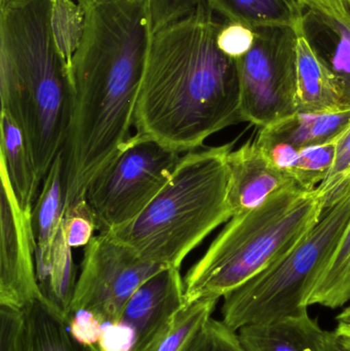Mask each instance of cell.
<instances>
[{"instance_id": "484cf974", "label": "cell", "mask_w": 350, "mask_h": 351, "mask_svg": "<svg viewBox=\"0 0 350 351\" xmlns=\"http://www.w3.org/2000/svg\"><path fill=\"white\" fill-rule=\"evenodd\" d=\"M62 228L72 249L86 247L90 243L97 230V222L86 199L80 200L65 210Z\"/></svg>"}, {"instance_id": "52a82bcc", "label": "cell", "mask_w": 350, "mask_h": 351, "mask_svg": "<svg viewBox=\"0 0 350 351\" xmlns=\"http://www.w3.org/2000/svg\"><path fill=\"white\" fill-rule=\"evenodd\" d=\"M180 158V152L153 140L129 138L86 191L97 230L110 232L137 218L168 183Z\"/></svg>"}, {"instance_id": "2e32d148", "label": "cell", "mask_w": 350, "mask_h": 351, "mask_svg": "<svg viewBox=\"0 0 350 351\" xmlns=\"http://www.w3.org/2000/svg\"><path fill=\"white\" fill-rule=\"evenodd\" d=\"M238 332L247 351H326V331L308 311Z\"/></svg>"}, {"instance_id": "83f0119b", "label": "cell", "mask_w": 350, "mask_h": 351, "mask_svg": "<svg viewBox=\"0 0 350 351\" xmlns=\"http://www.w3.org/2000/svg\"><path fill=\"white\" fill-rule=\"evenodd\" d=\"M152 35L190 14L203 0H146Z\"/></svg>"}, {"instance_id": "ac0fdd59", "label": "cell", "mask_w": 350, "mask_h": 351, "mask_svg": "<svg viewBox=\"0 0 350 351\" xmlns=\"http://www.w3.org/2000/svg\"><path fill=\"white\" fill-rule=\"evenodd\" d=\"M65 215L63 152L51 165L38 198L31 212V231L35 250L36 272L42 269L53 252Z\"/></svg>"}, {"instance_id": "5b68a950", "label": "cell", "mask_w": 350, "mask_h": 351, "mask_svg": "<svg viewBox=\"0 0 350 351\" xmlns=\"http://www.w3.org/2000/svg\"><path fill=\"white\" fill-rule=\"evenodd\" d=\"M316 189L298 185L234 215L184 276L185 305L221 299L284 257L320 220Z\"/></svg>"}, {"instance_id": "8fae6325", "label": "cell", "mask_w": 350, "mask_h": 351, "mask_svg": "<svg viewBox=\"0 0 350 351\" xmlns=\"http://www.w3.org/2000/svg\"><path fill=\"white\" fill-rule=\"evenodd\" d=\"M299 33L336 80L350 109V0L303 2Z\"/></svg>"}, {"instance_id": "9c48e42d", "label": "cell", "mask_w": 350, "mask_h": 351, "mask_svg": "<svg viewBox=\"0 0 350 351\" xmlns=\"http://www.w3.org/2000/svg\"><path fill=\"white\" fill-rule=\"evenodd\" d=\"M166 268L144 259L111 233H100L84 249L71 313L86 309L103 324L118 323L136 290Z\"/></svg>"}, {"instance_id": "1f68e13d", "label": "cell", "mask_w": 350, "mask_h": 351, "mask_svg": "<svg viewBox=\"0 0 350 351\" xmlns=\"http://www.w3.org/2000/svg\"><path fill=\"white\" fill-rule=\"evenodd\" d=\"M335 331L345 338L347 342L350 344V325L349 324L338 323Z\"/></svg>"}, {"instance_id": "4fadbf2b", "label": "cell", "mask_w": 350, "mask_h": 351, "mask_svg": "<svg viewBox=\"0 0 350 351\" xmlns=\"http://www.w3.org/2000/svg\"><path fill=\"white\" fill-rule=\"evenodd\" d=\"M180 268H166L146 280L127 301L121 321L134 328L133 351H143L185 306Z\"/></svg>"}, {"instance_id": "e0dca14e", "label": "cell", "mask_w": 350, "mask_h": 351, "mask_svg": "<svg viewBox=\"0 0 350 351\" xmlns=\"http://www.w3.org/2000/svg\"><path fill=\"white\" fill-rule=\"evenodd\" d=\"M296 107L303 113L347 109L334 76L300 33L296 43Z\"/></svg>"}, {"instance_id": "603a6c76", "label": "cell", "mask_w": 350, "mask_h": 351, "mask_svg": "<svg viewBox=\"0 0 350 351\" xmlns=\"http://www.w3.org/2000/svg\"><path fill=\"white\" fill-rule=\"evenodd\" d=\"M336 140L294 152L283 170L299 187L306 190L316 189L324 181L332 167Z\"/></svg>"}, {"instance_id": "30bf717a", "label": "cell", "mask_w": 350, "mask_h": 351, "mask_svg": "<svg viewBox=\"0 0 350 351\" xmlns=\"http://www.w3.org/2000/svg\"><path fill=\"white\" fill-rule=\"evenodd\" d=\"M0 179V307L23 309L45 300L37 280L31 213L21 208L1 165Z\"/></svg>"}, {"instance_id": "d4e9b609", "label": "cell", "mask_w": 350, "mask_h": 351, "mask_svg": "<svg viewBox=\"0 0 350 351\" xmlns=\"http://www.w3.org/2000/svg\"><path fill=\"white\" fill-rule=\"evenodd\" d=\"M183 351H247L238 332L223 321L209 319Z\"/></svg>"}, {"instance_id": "8992f818", "label": "cell", "mask_w": 350, "mask_h": 351, "mask_svg": "<svg viewBox=\"0 0 350 351\" xmlns=\"http://www.w3.org/2000/svg\"><path fill=\"white\" fill-rule=\"evenodd\" d=\"M349 222L350 189L282 259L223 297L222 321L238 331L308 311V295Z\"/></svg>"}, {"instance_id": "7a4b0ae2", "label": "cell", "mask_w": 350, "mask_h": 351, "mask_svg": "<svg viewBox=\"0 0 350 351\" xmlns=\"http://www.w3.org/2000/svg\"><path fill=\"white\" fill-rule=\"evenodd\" d=\"M224 23L203 0L152 35L134 115L136 135L182 154L242 123L238 61L217 45Z\"/></svg>"}, {"instance_id": "3957f363", "label": "cell", "mask_w": 350, "mask_h": 351, "mask_svg": "<svg viewBox=\"0 0 350 351\" xmlns=\"http://www.w3.org/2000/svg\"><path fill=\"white\" fill-rule=\"evenodd\" d=\"M79 35L53 23V0H0V101L42 181L65 147Z\"/></svg>"}, {"instance_id": "277c9868", "label": "cell", "mask_w": 350, "mask_h": 351, "mask_svg": "<svg viewBox=\"0 0 350 351\" xmlns=\"http://www.w3.org/2000/svg\"><path fill=\"white\" fill-rule=\"evenodd\" d=\"M234 145L232 142L181 156L147 208L109 233L148 261L180 268L210 233L232 218L227 156Z\"/></svg>"}, {"instance_id": "cb8c5ba5", "label": "cell", "mask_w": 350, "mask_h": 351, "mask_svg": "<svg viewBox=\"0 0 350 351\" xmlns=\"http://www.w3.org/2000/svg\"><path fill=\"white\" fill-rule=\"evenodd\" d=\"M350 189V123L336 140L334 160L324 181L316 188L325 208L338 202Z\"/></svg>"}, {"instance_id": "836d02e7", "label": "cell", "mask_w": 350, "mask_h": 351, "mask_svg": "<svg viewBox=\"0 0 350 351\" xmlns=\"http://www.w3.org/2000/svg\"><path fill=\"white\" fill-rule=\"evenodd\" d=\"M301 1H302V3H303V2L312 1V0H301Z\"/></svg>"}, {"instance_id": "4316f807", "label": "cell", "mask_w": 350, "mask_h": 351, "mask_svg": "<svg viewBox=\"0 0 350 351\" xmlns=\"http://www.w3.org/2000/svg\"><path fill=\"white\" fill-rule=\"evenodd\" d=\"M255 37V30L251 27L225 21L218 33L217 45L227 57L238 60L252 49Z\"/></svg>"}, {"instance_id": "f1b7e54d", "label": "cell", "mask_w": 350, "mask_h": 351, "mask_svg": "<svg viewBox=\"0 0 350 351\" xmlns=\"http://www.w3.org/2000/svg\"><path fill=\"white\" fill-rule=\"evenodd\" d=\"M68 326L76 341L84 346H98L103 323L94 313L86 309L73 311L70 315Z\"/></svg>"}, {"instance_id": "9a60e30c", "label": "cell", "mask_w": 350, "mask_h": 351, "mask_svg": "<svg viewBox=\"0 0 350 351\" xmlns=\"http://www.w3.org/2000/svg\"><path fill=\"white\" fill-rule=\"evenodd\" d=\"M350 123V109L328 113L296 112L259 131L255 141L266 152L275 147L305 149L335 141Z\"/></svg>"}, {"instance_id": "f546056e", "label": "cell", "mask_w": 350, "mask_h": 351, "mask_svg": "<svg viewBox=\"0 0 350 351\" xmlns=\"http://www.w3.org/2000/svg\"><path fill=\"white\" fill-rule=\"evenodd\" d=\"M136 343L134 328L123 322L103 324L99 340L100 351H133Z\"/></svg>"}, {"instance_id": "5bb4252c", "label": "cell", "mask_w": 350, "mask_h": 351, "mask_svg": "<svg viewBox=\"0 0 350 351\" xmlns=\"http://www.w3.org/2000/svg\"><path fill=\"white\" fill-rule=\"evenodd\" d=\"M227 166L228 202L232 216L253 210L273 194L297 185L255 140L232 149Z\"/></svg>"}, {"instance_id": "d6a6232c", "label": "cell", "mask_w": 350, "mask_h": 351, "mask_svg": "<svg viewBox=\"0 0 350 351\" xmlns=\"http://www.w3.org/2000/svg\"><path fill=\"white\" fill-rule=\"evenodd\" d=\"M336 321L337 323L349 324L350 325V305L337 315Z\"/></svg>"}, {"instance_id": "44dd1931", "label": "cell", "mask_w": 350, "mask_h": 351, "mask_svg": "<svg viewBox=\"0 0 350 351\" xmlns=\"http://www.w3.org/2000/svg\"><path fill=\"white\" fill-rule=\"evenodd\" d=\"M350 301V222L328 265L308 295L306 305L336 309Z\"/></svg>"}, {"instance_id": "6da1fadb", "label": "cell", "mask_w": 350, "mask_h": 351, "mask_svg": "<svg viewBox=\"0 0 350 351\" xmlns=\"http://www.w3.org/2000/svg\"><path fill=\"white\" fill-rule=\"evenodd\" d=\"M82 35L72 58L71 115L63 150L65 210L132 137L151 43L146 0H76Z\"/></svg>"}, {"instance_id": "ba28073f", "label": "cell", "mask_w": 350, "mask_h": 351, "mask_svg": "<svg viewBox=\"0 0 350 351\" xmlns=\"http://www.w3.org/2000/svg\"><path fill=\"white\" fill-rule=\"evenodd\" d=\"M252 49L238 61L242 123L271 127L297 112L296 43L293 27L254 29Z\"/></svg>"}, {"instance_id": "ffe728a7", "label": "cell", "mask_w": 350, "mask_h": 351, "mask_svg": "<svg viewBox=\"0 0 350 351\" xmlns=\"http://www.w3.org/2000/svg\"><path fill=\"white\" fill-rule=\"evenodd\" d=\"M210 8L227 22L253 29L293 27L299 31L304 5L301 0H205Z\"/></svg>"}, {"instance_id": "d6986e66", "label": "cell", "mask_w": 350, "mask_h": 351, "mask_svg": "<svg viewBox=\"0 0 350 351\" xmlns=\"http://www.w3.org/2000/svg\"><path fill=\"white\" fill-rule=\"evenodd\" d=\"M0 165L10 178L14 195L22 210L32 212L39 180L24 134L14 121L1 112Z\"/></svg>"}, {"instance_id": "4dcf8cb0", "label": "cell", "mask_w": 350, "mask_h": 351, "mask_svg": "<svg viewBox=\"0 0 350 351\" xmlns=\"http://www.w3.org/2000/svg\"><path fill=\"white\" fill-rule=\"evenodd\" d=\"M326 351H350V344L336 331H326L325 336Z\"/></svg>"}, {"instance_id": "7402d4cb", "label": "cell", "mask_w": 350, "mask_h": 351, "mask_svg": "<svg viewBox=\"0 0 350 351\" xmlns=\"http://www.w3.org/2000/svg\"><path fill=\"white\" fill-rule=\"evenodd\" d=\"M219 299H201L185 305L143 351H183L213 317Z\"/></svg>"}, {"instance_id": "7c38bea8", "label": "cell", "mask_w": 350, "mask_h": 351, "mask_svg": "<svg viewBox=\"0 0 350 351\" xmlns=\"http://www.w3.org/2000/svg\"><path fill=\"white\" fill-rule=\"evenodd\" d=\"M0 351H100L79 343L67 321L45 300L23 309L0 307Z\"/></svg>"}]
</instances>
